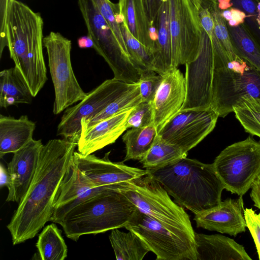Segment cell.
Returning a JSON list of instances; mask_svg holds the SVG:
<instances>
[{"mask_svg": "<svg viewBox=\"0 0 260 260\" xmlns=\"http://www.w3.org/2000/svg\"><path fill=\"white\" fill-rule=\"evenodd\" d=\"M76 147L77 142L65 139L43 145L31 184L7 226L14 245L34 238L50 221Z\"/></svg>", "mask_w": 260, "mask_h": 260, "instance_id": "cell-1", "label": "cell"}, {"mask_svg": "<svg viewBox=\"0 0 260 260\" xmlns=\"http://www.w3.org/2000/svg\"><path fill=\"white\" fill-rule=\"evenodd\" d=\"M43 21L27 5L12 0L7 23V47L34 97L47 80L43 46Z\"/></svg>", "mask_w": 260, "mask_h": 260, "instance_id": "cell-2", "label": "cell"}, {"mask_svg": "<svg viewBox=\"0 0 260 260\" xmlns=\"http://www.w3.org/2000/svg\"><path fill=\"white\" fill-rule=\"evenodd\" d=\"M149 173L178 205L194 215L216 207L221 201L224 187L213 163L185 157Z\"/></svg>", "mask_w": 260, "mask_h": 260, "instance_id": "cell-3", "label": "cell"}, {"mask_svg": "<svg viewBox=\"0 0 260 260\" xmlns=\"http://www.w3.org/2000/svg\"><path fill=\"white\" fill-rule=\"evenodd\" d=\"M138 208L118 190L107 187L70 211L59 222L67 237L124 228Z\"/></svg>", "mask_w": 260, "mask_h": 260, "instance_id": "cell-4", "label": "cell"}, {"mask_svg": "<svg viewBox=\"0 0 260 260\" xmlns=\"http://www.w3.org/2000/svg\"><path fill=\"white\" fill-rule=\"evenodd\" d=\"M110 188L121 192L141 212L167 228L195 233L183 207L171 199L166 190L150 173Z\"/></svg>", "mask_w": 260, "mask_h": 260, "instance_id": "cell-5", "label": "cell"}, {"mask_svg": "<svg viewBox=\"0 0 260 260\" xmlns=\"http://www.w3.org/2000/svg\"><path fill=\"white\" fill-rule=\"evenodd\" d=\"M124 228L136 234L157 260H197L194 233L172 229L138 208Z\"/></svg>", "mask_w": 260, "mask_h": 260, "instance_id": "cell-6", "label": "cell"}, {"mask_svg": "<svg viewBox=\"0 0 260 260\" xmlns=\"http://www.w3.org/2000/svg\"><path fill=\"white\" fill-rule=\"evenodd\" d=\"M246 95L260 98V72L239 56L214 69L210 107L218 117L233 112V106Z\"/></svg>", "mask_w": 260, "mask_h": 260, "instance_id": "cell-7", "label": "cell"}, {"mask_svg": "<svg viewBox=\"0 0 260 260\" xmlns=\"http://www.w3.org/2000/svg\"><path fill=\"white\" fill-rule=\"evenodd\" d=\"M78 3L87 35L94 43V49L108 64L114 78L127 83H138L140 76L139 71L93 1L78 0Z\"/></svg>", "mask_w": 260, "mask_h": 260, "instance_id": "cell-8", "label": "cell"}, {"mask_svg": "<svg viewBox=\"0 0 260 260\" xmlns=\"http://www.w3.org/2000/svg\"><path fill=\"white\" fill-rule=\"evenodd\" d=\"M224 189L243 196L260 176V142L249 136L224 149L213 162Z\"/></svg>", "mask_w": 260, "mask_h": 260, "instance_id": "cell-9", "label": "cell"}, {"mask_svg": "<svg viewBox=\"0 0 260 260\" xmlns=\"http://www.w3.org/2000/svg\"><path fill=\"white\" fill-rule=\"evenodd\" d=\"M55 99L53 112L57 115L86 96L74 73L71 60V40L59 32L51 31L43 38Z\"/></svg>", "mask_w": 260, "mask_h": 260, "instance_id": "cell-10", "label": "cell"}, {"mask_svg": "<svg viewBox=\"0 0 260 260\" xmlns=\"http://www.w3.org/2000/svg\"><path fill=\"white\" fill-rule=\"evenodd\" d=\"M173 67L195 60L200 49L202 27L192 0H169Z\"/></svg>", "mask_w": 260, "mask_h": 260, "instance_id": "cell-11", "label": "cell"}, {"mask_svg": "<svg viewBox=\"0 0 260 260\" xmlns=\"http://www.w3.org/2000/svg\"><path fill=\"white\" fill-rule=\"evenodd\" d=\"M134 83L114 78L104 81L87 93L78 104L64 110L57 127V135L78 142L81 132V120L90 119L100 112Z\"/></svg>", "mask_w": 260, "mask_h": 260, "instance_id": "cell-12", "label": "cell"}, {"mask_svg": "<svg viewBox=\"0 0 260 260\" xmlns=\"http://www.w3.org/2000/svg\"><path fill=\"white\" fill-rule=\"evenodd\" d=\"M218 117L211 108L180 110L157 135L187 153L213 130Z\"/></svg>", "mask_w": 260, "mask_h": 260, "instance_id": "cell-13", "label": "cell"}, {"mask_svg": "<svg viewBox=\"0 0 260 260\" xmlns=\"http://www.w3.org/2000/svg\"><path fill=\"white\" fill-rule=\"evenodd\" d=\"M185 65L186 97L181 110L211 108L213 52L210 38L203 28L199 54Z\"/></svg>", "mask_w": 260, "mask_h": 260, "instance_id": "cell-14", "label": "cell"}, {"mask_svg": "<svg viewBox=\"0 0 260 260\" xmlns=\"http://www.w3.org/2000/svg\"><path fill=\"white\" fill-rule=\"evenodd\" d=\"M111 151L103 158L94 154L83 155L74 151L73 161L79 170L96 187H108L148 174L147 170L130 167L123 161L113 162Z\"/></svg>", "mask_w": 260, "mask_h": 260, "instance_id": "cell-15", "label": "cell"}, {"mask_svg": "<svg viewBox=\"0 0 260 260\" xmlns=\"http://www.w3.org/2000/svg\"><path fill=\"white\" fill-rule=\"evenodd\" d=\"M162 75L161 83L151 102L153 124L157 133L182 108L186 97L185 77L177 67Z\"/></svg>", "mask_w": 260, "mask_h": 260, "instance_id": "cell-16", "label": "cell"}, {"mask_svg": "<svg viewBox=\"0 0 260 260\" xmlns=\"http://www.w3.org/2000/svg\"><path fill=\"white\" fill-rule=\"evenodd\" d=\"M106 188L95 186L79 170L73 158L62 181L50 221L59 224L73 209Z\"/></svg>", "mask_w": 260, "mask_h": 260, "instance_id": "cell-17", "label": "cell"}, {"mask_svg": "<svg viewBox=\"0 0 260 260\" xmlns=\"http://www.w3.org/2000/svg\"><path fill=\"white\" fill-rule=\"evenodd\" d=\"M43 146L41 140L33 139L13 153L7 165L10 184L6 202L19 203L26 193L34 177Z\"/></svg>", "mask_w": 260, "mask_h": 260, "instance_id": "cell-18", "label": "cell"}, {"mask_svg": "<svg viewBox=\"0 0 260 260\" xmlns=\"http://www.w3.org/2000/svg\"><path fill=\"white\" fill-rule=\"evenodd\" d=\"M242 197L226 199L216 207L194 215L197 226L233 236L245 232Z\"/></svg>", "mask_w": 260, "mask_h": 260, "instance_id": "cell-19", "label": "cell"}, {"mask_svg": "<svg viewBox=\"0 0 260 260\" xmlns=\"http://www.w3.org/2000/svg\"><path fill=\"white\" fill-rule=\"evenodd\" d=\"M133 109L117 113L82 131L77 142L78 152L87 155L115 143L126 129L127 119Z\"/></svg>", "mask_w": 260, "mask_h": 260, "instance_id": "cell-20", "label": "cell"}, {"mask_svg": "<svg viewBox=\"0 0 260 260\" xmlns=\"http://www.w3.org/2000/svg\"><path fill=\"white\" fill-rule=\"evenodd\" d=\"M118 4L119 13L124 18L130 32L149 49L154 57L156 28L150 21L144 0H119Z\"/></svg>", "mask_w": 260, "mask_h": 260, "instance_id": "cell-21", "label": "cell"}, {"mask_svg": "<svg viewBox=\"0 0 260 260\" xmlns=\"http://www.w3.org/2000/svg\"><path fill=\"white\" fill-rule=\"evenodd\" d=\"M197 260H251L244 246L219 234L194 233Z\"/></svg>", "mask_w": 260, "mask_h": 260, "instance_id": "cell-22", "label": "cell"}, {"mask_svg": "<svg viewBox=\"0 0 260 260\" xmlns=\"http://www.w3.org/2000/svg\"><path fill=\"white\" fill-rule=\"evenodd\" d=\"M36 123L27 115L19 118L0 115V157L14 153L33 139Z\"/></svg>", "mask_w": 260, "mask_h": 260, "instance_id": "cell-23", "label": "cell"}, {"mask_svg": "<svg viewBox=\"0 0 260 260\" xmlns=\"http://www.w3.org/2000/svg\"><path fill=\"white\" fill-rule=\"evenodd\" d=\"M156 51L154 71L162 75L173 67L169 0H163L155 22Z\"/></svg>", "mask_w": 260, "mask_h": 260, "instance_id": "cell-24", "label": "cell"}, {"mask_svg": "<svg viewBox=\"0 0 260 260\" xmlns=\"http://www.w3.org/2000/svg\"><path fill=\"white\" fill-rule=\"evenodd\" d=\"M34 96L20 71L15 67L0 73V107L30 104Z\"/></svg>", "mask_w": 260, "mask_h": 260, "instance_id": "cell-25", "label": "cell"}, {"mask_svg": "<svg viewBox=\"0 0 260 260\" xmlns=\"http://www.w3.org/2000/svg\"><path fill=\"white\" fill-rule=\"evenodd\" d=\"M228 27L236 54L260 72V39L246 22Z\"/></svg>", "mask_w": 260, "mask_h": 260, "instance_id": "cell-26", "label": "cell"}, {"mask_svg": "<svg viewBox=\"0 0 260 260\" xmlns=\"http://www.w3.org/2000/svg\"><path fill=\"white\" fill-rule=\"evenodd\" d=\"M187 154V153L157 135L150 149L139 161L149 172L186 157Z\"/></svg>", "mask_w": 260, "mask_h": 260, "instance_id": "cell-27", "label": "cell"}, {"mask_svg": "<svg viewBox=\"0 0 260 260\" xmlns=\"http://www.w3.org/2000/svg\"><path fill=\"white\" fill-rule=\"evenodd\" d=\"M109 240L117 260H142L149 252L141 240L134 233L113 229Z\"/></svg>", "mask_w": 260, "mask_h": 260, "instance_id": "cell-28", "label": "cell"}, {"mask_svg": "<svg viewBox=\"0 0 260 260\" xmlns=\"http://www.w3.org/2000/svg\"><path fill=\"white\" fill-rule=\"evenodd\" d=\"M37 256L42 260H64L67 257L68 247L61 235V231L55 223L45 226L36 243Z\"/></svg>", "mask_w": 260, "mask_h": 260, "instance_id": "cell-29", "label": "cell"}, {"mask_svg": "<svg viewBox=\"0 0 260 260\" xmlns=\"http://www.w3.org/2000/svg\"><path fill=\"white\" fill-rule=\"evenodd\" d=\"M157 134L154 124L127 131L122 137L126 149L124 161L141 160L151 147Z\"/></svg>", "mask_w": 260, "mask_h": 260, "instance_id": "cell-30", "label": "cell"}, {"mask_svg": "<svg viewBox=\"0 0 260 260\" xmlns=\"http://www.w3.org/2000/svg\"><path fill=\"white\" fill-rule=\"evenodd\" d=\"M141 102L139 83H135L129 89L100 112L90 119L81 120V131L117 113L133 108Z\"/></svg>", "mask_w": 260, "mask_h": 260, "instance_id": "cell-31", "label": "cell"}, {"mask_svg": "<svg viewBox=\"0 0 260 260\" xmlns=\"http://www.w3.org/2000/svg\"><path fill=\"white\" fill-rule=\"evenodd\" d=\"M233 112L246 132L260 138V98L242 97L233 106Z\"/></svg>", "mask_w": 260, "mask_h": 260, "instance_id": "cell-32", "label": "cell"}, {"mask_svg": "<svg viewBox=\"0 0 260 260\" xmlns=\"http://www.w3.org/2000/svg\"><path fill=\"white\" fill-rule=\"evenodd\" d=\"M120 17L123 38L133 64L138 71L142 70H151L154 71V59L152 52L130 32L120 14Z\"/></svg>", "mask_w": 260, "mask_h": 260, "instance_id": "cell-33", "label": "cell"}, {"mask_svg": "<svg viewBox=\"0 0 260 260\" xmlns=\"http://www.w3.org/2000/svg\"><path fill=\"white\" fill-rule=\"evenodd\" d=\"M213 22L214 34L222 52L230 61L236 59L238 56L233 48L227 22L221 15V10L215 0H208Z\"/></svg>", "mask_w": 260, "mask_h": 260, "instance_id": "cell-34", "label": "cell"}, {"mask_svg": "<svg viewBox=\"0 0 260 260\" xmlns=\"http://www.w3.org/2000/svg\"><path fill=\"white\" fill-rule=\"evenodd\" d=\"M92 1L120 44L127 50L121 29L118 4L113 3L110 0Z\"/></svg>", "mask_w": 260, "mask_h": 260, "instance_id": "cell-35", "label": "cell"}, {"mask_svg": "<svg viewBox=\"0 0 260 260\" xmlns=\"http://www.w3.org/2000/svg\"><path fill=\"white\" fill-rule=\"evenodd\" d=\"M221 11L235 8L246 13L255 27L260 30V2L258 0H215Z\"/></svg>", "mask_w": 260, "mask_h": 260, "instance_id": "cell-36", "label": "cell"}, {"mask_svg": "<svg viewBox=\"0 0 260 260\" xmlns=\"http://www.w3.org/2000/svg\"><path fill=\"white\" fill-rule=\"evenodd\" d=\"M139 72L140 76L138 83L142 100L152 102L161 83L162 75H156L151 70H142Z\"/></svg>", "mask_w": 260, "mask_h": 260, "instance_id": "cell-37", "label": "cell"}, {"mask_svg": "<svg viewBox=\"0 0 260 260\" xmlns=\"http://www.w3.org/2000/svg\"><path fill=\"white\" fill-rule=\"evenodd\" d=\"M153 124L151 102L142 101L132 109L126 122V128L143 127Z\"/></svg>", "mask_w": 260, "mask_h": 260, "instance_id": "cell-38", "label": "cell"}, {"mask_svg": "<svg viewBox=\"0 0 260 260\" xmlns=\"http://www.w3.org/2000/svg\"><path fill=\"white\" fill-rule=\"evenodd\" d=\"M244 216L247 228L253 239L260 260V216L252 208H245Z\"/></svg>", "mask_w": 260, "mask_h": 260, "instance_id": "cell-39", "label": "cell"}, {"mask_svg": "<svg viewBox=\"0 0 260 260\" xmlns=\"http://www.w3.org/2000/svg\"><path fill=\"white\" fill-rule=\"evenodd\" d=\"M12 0H0V55L7 46V23Z\"/></svg>", "mask_w": 260, "mask_h": 260, "instance_id": "cell-40", "label": "cell"}, {"mask_svg": "<svg viewBox=\"0 0 260 260\" xmlns=\"http://www.w3.org/2000/svg\"><path fill=\"white\" fill-rule=\"evenodd\" d=\"M163 0H144L150 21L155 26V22Z\"/></svg>", "mask_w": 260, "mask_h": 260, "instance_id": "cell-41", "label": "cell"}, {"mask_svg": "<svg viewBox=\"0 0 260 260\" xmlns=\"http://www.w3.org/2000/svg\"><path fill=\"white\" fill-rule=\"evenodd\" d=\"M250 193V198L254 203V206L260 209V176L254 181Z\"/></svg>", "mask_w": 260, "mask_h": 260, "instance_id": "cell-42", "label": "cell"}, {"mask_svg": "<svg viewBox=\"0 0 260 260\" xmlns=\"http://www.w3.org/2000/svg\"><path fill=\"white\" fill-rule=\"evenodd\" d=\"M230 9L232 12V19L236 21L239 25L246 22L247 16L245 12L235 8H231Z\"/></svg>", "mask_w": 260, "mask_h": 260, "instance_id": "cell-43", "label": "cell"}, {"mask_svg": "<svg viewBox=\"0 0 260 260\" xmlns=\"http://www.w3.org/2000/svg\"><path fill=\"white\" fill-rule=\"evenodd\" d=\"M0 187H9L10 184V176L7 170L2 164L0 166Z\"/></svg>", "mask_w": 260, "mask_h": 260, "instance_id": "cell-44", "label": "cell"}, {"mask_svg": "<svg viewBox=\"0 0 260 260\" xmlns=\"http://www.w3.org/2000/svg\"><path fill=\"white\" fill-rule=\"evenodd\" d=\"M78 45L80 48H92L94 49V43L91 38L87 35L79 38Z\"/></svg>", "mask_w": 260, "mask_h": 260, "instance_id": "cell-45", "label": "cell"}, {"mask_svg": "<svg viewBox=\"0 0 260 260\" xmlns=\"http://www.w3.org/2000/svg\"><path fill=\"white\" fill-rule=\"evenodd\" d=\"M221 13L226 22L232 19V12L230 9L221 11Z\"/></svg>", "mask_w": 260, "mask_h": 260, "instance_id": "cell-46", "label": "cell"}, {"mask_svg": "<svg viewBox=\"0 0 260 260\" xmlns=\"http://www.w3.org/2000/svg\"><path fill=\"white\" fill-rule=\"evenodd\" d=\"M258 215H259V216H260V212H259V214H258Z\"/></svg>", "mask_w": 260, "mask_h": 260, "instance_id": "cell-47", "label": "cell"}, {"mask_svg": "<svg viewBox=\"0 0 260 260\" xmlns=\"http://www.w3.org/2000/svg\"><path fill=\"white\" fill-rule=\"evenodd\" d=\"M260 2V0H258Z\"/></svg>", "mask_w": 260, "mask_h": 260, "instance_id": "cell-48", "label": "cell"}]
</instances>
